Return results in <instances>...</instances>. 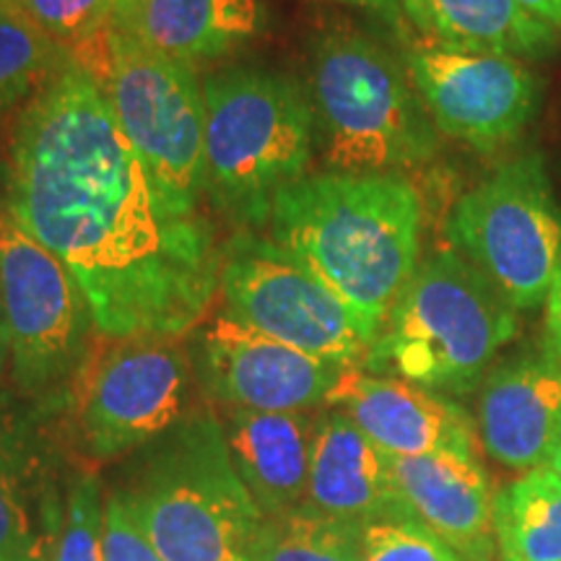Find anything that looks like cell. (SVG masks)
Returning <instances> with one entry per match:
<instances>
[{
    "label": "cell",
    "instance_id": "1",
    "mask_svg": "<svg viewBox=\"0 0 561 561\" xmlns=\"http://www.w3.org/2000/svg\"><path fill=\"white\" fill-rule=\"evenodd\" d=\"M9 198L19 227L81 286L104 339H180L219 291L214 229L167 206L100 83L70 55L21 112Z\"/></svg>",
    "mask_w": 561,
    "mask_h": 561
},
{
    "label": "cell",
    "instance_id": "2",
    "mask_svg": "<svg viewBox=\"0 0 561 561\" xmlns=\"http://www.w3.org/2000/svg\"><path fill=\"white\" fill-rule=\"evenodd\" d=\"M416 187L388 172L307 174L276 195L268 237L351 307L371 339L421 263Z\"/></svg>",
    "mask_w": 561,
    "mask_h": 561
},
{
    "label": "cell",
    "instance_id": "3",
    "mask_svg": "<svg viewBox=\"0 0 561 561\" xmlns=\"http://www.w3.org/2000/svg\"><path fill=\"white\" fill-rule=\"evenodd\" d=\"M112 494L164 561H257L261 553L265 515L210 413H193L151 442Z\"/></svg>",
    "mask_w": 561,
    "mask_h": 561
},
{
    "label": "cell",
    "instance_id": "4",
    "mask_svg": "<svg viewBox=\"0 0 561 561\" xmlns=\"http://www.w3.org/2000/svg\"><path fill=\"white\" fill-rule=\"evenodd\" d=\"M203 195L244 231L268 227L278 193L307 178L314 112L307 91L268 68L234 66L203 81Z\"/></svg>",
    "mask_w": 561,
    "mask_h": 561
},
{
    "label": "cell",
    "instance_id": "5",
    "mask_svg": "<svg viewBox=\"0 0 561 561\" xmlns=\"http://www.w3.org/2000/svg\"><path fill=\"white\" fill-rule=\"evenodd\" d=\"M515 335L510 301L458 250L445 248L419 263L362 369L439 396H468Z\"/></svg>",
    "mask_w": 561,
    "mask_h": 561
},
{
    "label": "cell",
    "instance_id": "6",
    "mask_svg": "<svg viewBox=\"0 0 561 561\" xmlns=\"http://www.w3.org/2000/svg\"><path fill=\"white\" fill-rule=\"evenodd\" d=\"M307 96L328 170L398 174L437 153L409 70L367 34L331 30L314 42Z\"/></svg>",
    "mask_w": 561,
    "mask_h": 561
},
{
    "label": "cell",
    "instance_id": "7",
    "mask_svg": "<svg viewBox=\"0 0 561 561\" xmlns=\"http://www.w3.org/2000/svg\"><path fill=\"white\" fill-rule=\"evenodd\" d=\"M68 55L100 83L167 206L201 216L206 100L195 68L149 50L112 21Z\"/></svg>",
    "mask_w": 561,
    "mask_h": 561
},
{
    "label": "cell",
    "instance_id": "8",
    "mask_svg": "<svg viewBox=\"0 0 561 561\" xmlns=\"http://www.w3.org/2000/svg\"><path fill=\"white\" fill-rule=\"evenodd\" d=\"M447 240L515 312L543 305L561 263V208L538 151L502 164L455 203Z\"/></svg>",
    "mask_w": 561,
    "mask_h": 561
},
{
    "label": "cell",
    "instance_id": "9",
    "mask_svg": "<svg viewBox=\"0 0 561 561\" xmlns=\"http://www.w3.org/2000/svg\"><path fill=\"white\" fill-rule=\"evenodd\" d=\"M66 388L68 432L83 458L107 462L149 447L182 416L191 359L178 339H107Z\"/></svg>",
    "mask_w": 561,
    "mask_h": 561
},
{
    "label": "cell",
    "instance_id": "10",
    "mask_svg": "<svg viewBox=\"0 0 561 561\" xmlns=\"http://www.w3.org/2000/svg\"><path fill=\"white\" fill-rule=\"evenodd\" d=\"M224 312L318 359L364 367L375 339L351 307L271 237L240 231L221 248Z\"/></svg>",
    "mask_w": 561,
    "mask_h": 561
},
{
    "label": "cell",
    "instance_id": "11",
    "mask_svg": "<svg viewBox=\"0 0 561 561\" xmlns=\"http://www.w3.org/2000/svg\"><path fill=\"white\" fill-rule=\"evenodd\" d=\"M0 318L19 390L42 398L68 388L91 351L94 314L66 265L11 214H0Z\"/></svg>",
    "mask_w": 561,
    "mask_h": 561
},
{
    "label": "cell",
    "instance_id": "12",
    "mask_svg": "<svg viewBox=\"0 0 561 561\" xmlns=\"http://www.w3.org/2000/svg\"><path fill=\"white\" fill-rule=\"evenodd\" d=\"M403 62L434 128L476 151L517 140L541 104V83L510 55L421 39L409 45Z\"/></svg>",
    "mask_w": 561,
    "mask_h": 561
},
{
    "label": "cell",
    "instance_id": "13",
    "mask_svg": "<svg viewBox=\"0 0 561 561\" xmlns=\"http://www.w3.org/2000/svg\"><path fill=\"white\" fill-rule=\"evenodd\" d=\"M193 367L216 403L263 413L325 405L343 371L351 369L252 331L227 312L195 335Z\"/></svg>",
    "mask_w": 561,
    "mask_h": 561
},
{
    "label": "cell",
    "instance_id": "14",
    "mask_svg": "<svg viewBox=\"0 0 561 561\" xmlns=\"http://www.w3.org/2000/svg\"><path fill=\"white\" fill-rule=\"evenodd\" d=\"M70 476L42 411L0 396V561L53 559Z\"/></svg>",
    "mask_w": 561,
    "mask_h": 561
},
{
    "label": "cell",
    "instance_id": "15",
    "mask_svg": "<svg viewBox=\"0 0 561 561\" xmlns=\"http://www.w3.org/2000/svg\"><path fill=\"white\" fill-rule=\"evenodd\" d=\"M328 409H339L390 458L479 460L473 419L447 396L401 377L351 367L335 385Z\"/></svg>",
    "mask_w": 561,
    "mask_h": 561
},
{
    "label": "cell",
    "instance_id": "16",
    "mask_svg": "<svg viewBox=\"0 0 561 561\" xmlns=\"http://www.w3.org/2000/svg\"><path fill=\"white\" fill-rule=\"evenodd\" d=\"M559 413L561 364L541 343L489 369L479 385L476 432L489 458L530 473L549 462Z\"/></svg>",
    "mask_w": 561,
    "mask_h": 561
},
{
    "label": "cell",
    "instance_id": "17",
    "mask_svg": "<svg viewBox=\"0 0 561 561\" xmlns=\"http://www.w3.org/2000/svg\"><path fill=\"white\" fill-rule=\"evenodd\" d=\"M354 523L413 517L392 471V458L339 409L318 416L307 502Z\"/></svg>",
    "mask_w": 561,
    "mask_h": 561
},
{
    "label": "cell",
    "instance_id": "18",
    "mask_svg": "<svg viewBox=\"0 0 561 561\" xmlns=\"http://www.w3.org/2000/svg\"><path fill=\"white\" fill-rule=\"evenodd\" d=\"M392 471L413 520L466 561H494V491L479 460L424 455L392 458Z\"/></svg>",
    "mask_w": 561,
    "mask_h": 561
},
{
    "label": "cell",
    "instance_id": "19",
    "mask_svg": "<svg viewBox=\"0 0 561 561\" xmlns=\"http://www.w3.org/2000/svg\"><path fill=\"white\" fill-rule=\"evenodd\" d=\"M221 426L231 462L265 517L307 502L318 416L229 409Z\"/></svg>",
    "mask_w": 561,
    "mask_h": 561
},
{
    "label": "cell",
    "instance_id": "20",
    "mask_svg": "<svg viewBox=\"0 0 561 561\" xmlns=\"http://www.w3.org/2000/svg\"><path fill=\"white\" fill-rule=\"evenodd\" d=\"M110 21L185 66L221 58L261 32V0H115Z\"/></svg>",
    "mask_w": 561,
    "mask_h": 561
},
{
    "label": "cell",
    "instance_id": "21",
    "mask_svg": "<svg viewBox=\"0 0 561 561\" xmlns=\"http://www.w3.org/2000/svg\"><path fill=\"white\" fill-rule=\"evenodd\" d=\"M405 16L439 45L543 60L557 53V30L530 16L517 0H401Z\"/></svg>",
    "mask_w": 561,
    "mask_h": 561
},
{
    "label": "cell",
    "instance_id": "22",
    "mask_svg": "<svg viewBox=\"0 0 561 561\" xmlns=\"http://www.w3.org/2000/svg\"><path fill=\"white\" fill-rule=\"evenodd\" d=\"M502 561H561V479L549 468L523 473L494 494Z\"/></svg>",
    "mask_w": 561,
    "mask_h": 561
},
{
    "label": "cell",
    "instance_id": "23",
    "mask_svg": "<svg viewBox=\"0 0 561 561\" xmlns=\"http://www.w3.org/2000/svg\"><path fill=\"white\" fill-rule=\"evenodd\" d=\"M364 525L301 504L265 517L257 561H362Z\"/></svg>",
    "mask_w": 561,
    "mask_h": 561
},
{
    "label": "cell",
    "instance_id": "24",
    "mask_svg": "<svg viewBox=\"0 0 561 561\" xmlns=\"http://www.w3.org/2000/svg\"><path fill=\"white\" fill-rule=\"evenodd\" d=\"M68 60V50L5 0L0 9V112L34 96Z\"/></svg>",
    "mask_w": 561,
    "mask_h": 561
},
{
    "label": "cell",
    "instance_id": "25",
    "mask_svg": "<svg viewBox=\"0 0 561 561\" xmlns=\"http://www.w3.org/2000/svg\"><path fill=\"white\" fill-rule=\"evenodd\" d=\"M104 504L96 473L70 476L66 515L50 561H104Z\"/></svg>",
    "mask_w": 561,
    "mask_h": 561
},
{
    "label": "cell",
    "instance_id": "26",
    "mask_svg": "<svg viewBox=\"0 0 561 561\" xmlns=\"http://www.w3.org/2000/svg\"><path fill=\"white\" fill-rule=\"evenodd\" d=\"M362 561H466L413 517L364 525Z\"/></svg>",
    "mask_w": 561,
    "mask_h": 561
},
{
    "label": "cell",
    "instance_id": "27",
    "mask_svg": "<svg viewBox=\"0 0 561 561\" xmlns=\"http://www.w3.org/2000/svg\"><path fill=\"white\" fill-rule=\"evenodd\" d=\"M13 9L58 42L60 47H70L87 39L112 16L115 0H9Z\"/></svg>",
    "mask_w": 561,
    "mask_h": 561
},
{
    "label": "cell",
    "instance_id": "28",
    "mask_svg": "<svg viewBox=\"0 0 561 561\" xmlns=\"http://www.w3.org/2000/svg\"><path fill=\"white\" fill-rule=\"evenodd\" d=\"M104 561H164L117 494H110L104 504Z\"/></svg>",
    "mask_w": 561,
    "mask_h": 561
},
{
    "label": "cell",
    "instance_id": "29",
    "mask_svg": "<svg viewBox=\"0 0 561 561\" xmlns=\"http://www.w3.org/2000/svg\"><path fill=\"white\" fill-rule=\"evenodd\" d=\"M546 333H543V346L549 354L561 364V263L553 284L546 297Z\"/></svg>",
    "mask_w": 561,
    "mask_h": 561
},
{
    "label": "cell",
    "instance_id": "30",
    "mask_svg": "<svg viewBox=\"0 0 561 561\" xmlns=\"http://www.w3.org/2000/svg\"><path fill=\"white\" fill-rule=\"evenodd\" d=\"M530 16L543 21L551 30H561V0H517Z\"/></svg>",
    "mask_w": 561,
    "mask_h": 561
},
{
    "label": "cell",
    "instance_id": "31",
    "mask_svg": "<svg viewBox=\"0 0 561 561\" xmlns=\"http://www.w3.org/2000/svg\"><path fill=\"white\" fill-rule=\"evenodd\" d=\"M546 468H549V471H553L561 479V413H559L557 434H553V445H551L549 462H546Z\"/></svg>",
    "mask_w": 561,
    "mask_h": 561
},
{
    "label": "cell",
    "instance_id": "32",
    "mask_svg": "<svg viewBox=\"0 0 561 561\" xmlns=\"http://www.w3.org/2000/svg\"><path fill=\"white\" fill-rule=\"evenodd\" d=\"M341 3H356V5H369V9H382V11H396L398 0H341Z\"/></svg>",
    "mask_w": 561,
    "mask_h": 561
},
{
    "label": "cell",
    "instance_id": "33",
    "mask_svg": "<svg viewBox=\"0 0 561 561\" xmlns=\"http://www.w3.org/2000/svg\"><path fill=\"white\" fill-rule=\"evenodd\" d=\"M9 341H5V328H3V318H0V371H3L5 362H9Z\"/></svg>",
    "mask_w": 561,
    "mask_h": 561
},
{
    "label": "cell",
    "instance_id": "34",
    "mask_svg": "<svg viewBox=\"0 0 561 561\" xmlns=\"http://www.w3.org/2000/svg\"><path fill=\"white\" fill-rule=\"evenodd\" d=\"M3 5H5V0H0V9H3Z\"/></svg>",
    "mask_w": 561,
    "mask_h": 561
}]
</instances>
